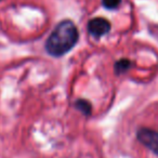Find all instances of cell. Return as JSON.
<instances>
[{"mask_svg":"<svg viewBox=\"0 0 158 158\" xmlns=\"http://www.w3.org/2000/svg\"><path fill=\"white\" fill-rule=\"evenodd\" d=\"M79 38L76 25L69 20L61 22L51 33L46 42V50L55 57L63 56L77 44Z\"/></svg>","mask_w":158,"mask_h":158,"instance_id":"1","label":"cell"},{"mask_svg":"<svg viewBox=\"0 0 158 158\" xmlns=\"http://www.w3.org/2000/svg\"><path fill=\"white\" fill-rule=\"evenodd\" d=\"M138 140L158 155V132L147 128H142L138 131Z\"/></svg>","mask_w":158,"mask_h":158,"instance_id":"2","label":"cell"},{"mask_svg":"<svg viewBox=\"0 0 158 158\" xmlns=\"http://www.w3.org/2000/svg\"><path fill=\"white\" fill-rule=\"evenodd\" d=\"M87 29L91 36L95 38H100L106 35L110 31V23L103 18L92 19L91 21H89L88 25H87Z\"/></svg>","mask_w":158,"mask_h":158,"instance_id":"3","label":"cell"},{"mask_svg":"<svg viewBox=\"0 0 158 158\" xmlns=\"http://www.w3.org/2000/svg\"><path fill=\"white\" fill-rule=\"evenodd\" d=\"M77 110H79L82 114H85L86 116H89L92 112V106H91L90 102H88L87 100H78V101L75 103Z\"/></svg>","mask_w":158,"mask_h":158,"instance_id":"4","label":"cell"},{"mask_svg":"<svg viewBox=\"0 0 158 158\" xmlns=\"http://www.w3.org/2000/svg\"><path fill=\"white\" fill-rule=\"evenodd\" d=\"M131 67V62L127 59H121L118 62H116L115 64V73L117 75L123 74V73L127 72L129 68Z\"/></svg>","mask_w":158,"mask_h":158,"instance_id":"5","label":"cell"},{"mask_svg":"<svg viewBox=\"0 0 158 158\" xmlns=\"http://www.w3.org/2000/svg\"><path fill=\"white\" fill-rule=\"evenodd\" d=\"M121 0H102V5L106 9H116L119 5H120Z\"/></svg>","mask_w":158,"mask_h":158,"instance_id":"6","label":"cell"}]
</instances>
